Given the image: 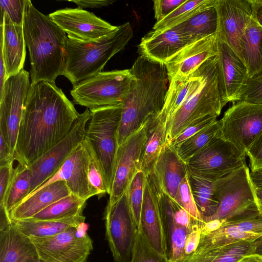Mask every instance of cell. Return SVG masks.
I'll use <instances>...</instances> for the list:
<instances>
[{"label":"cell","mask_w":262,"mask_h":262,"mask_svg":"<svg viewBox=\"0 0 262 262\" xmlns=\"http://www.w3.org/2000/svg\"><path fill=\"white\" fill-rule=\"evenodd\" d=\"M71 194L64 181L55 182L23 201L9 213L11 221L31 218L55 202Z\"/></svg>","instance_id":"cell-27"},{"label":"cell","mask_w":262,"mask_h":262,"mask_svg":"<svg viewBox=\"0 0 262 262\" xmlns=\"http://www.w3.org/2000/svg\"><path fill=\"white\" fill-rule=\"evenodd\" d=\"M133 36L132 26L126 22L96 40L83 41L68 37L63 75L75 86L101 72L108 61L123 50Z\"/></svg>","instance_id":"cell-4"},{"label":"cell","mask_w":262,"mask_h":262,"mask_svg":"<svg viewBox=\"0 0 262 262\" xmlns=\"http://www.w3.org/2000/svg\"><path fill=\"white\" fill-rule=\"evenodd\" d=\"M217 55L216 34L187 46L165 64L169 81L189 77L207 60Z\"/></svg>","instance_id":"cell-21"},{"label":"cell","mask_w":262,"mask_h":262,"mask_svg":"<svg viewBox=\"0 0 262 262\" xmlns=\"http://www.w3.org/2000/svg\"><path fill=\"white\" fill-rule=\"evenodd\" d=\"M32 173L28 166L18 164L14 168L13 177L7 190L3 206L9 216L10 211L30 193Z\"/></svg>","instance_id":"cell-35"},{"label":"cell","mask_w":262,"mask_h":262,"mask_svg":"<svg viewBox=\"0 0 262 262\" xmlns=\"http://www.w3.org/2000/svg\"><path fill=\"white\" fill-rule=\"evenodd\" d=\"M168 117L163 111L152 115L145 122L146 138L140 164V170L147 174L168 143L167 124Z\"/></svg>","instance_id":"cell-26"},{"label":"cell","mask_w":262,"mask_h":262,"mask_svg":"<svg viewBox=\"0 0 262 262\" xmlns=\"http://www.w3.org/2000/svg\"><path fill=\"white\" fill-rule=\"evenodd\" d=\"M146 138L145 123L118 146L108 204L118 201L125 192L140 170V164Z\"/></svg>","instance_id":"cell-15"},{"label":"cell","mask_w":262,"mask_h":262,"mask_svg":"<svg viewBox=\"0 0 262 262\" xmlns=\"http://www.w3.org/2000/svg\"><path fill=\"white\" fill-rule=\"evenodd\" d=\"M129 262H168L165 256L155 250L141 232L137 231Z\"/></svg>","instance_id":"cell-39"},{"label":"cell","mask_w":262,"mask_h":262,"mask_svg":"<svg viewBox=\"0 0 262 262\" xmlns=\"http://www.w3.org/2000/svg\"><path fill=\"white\" fill-rule=\"evenodd\" d=\"M130 71L133 78L122 104L118 144L138 131L164 105L169 79L166 65L140 55Z\"/></svg>","instance_id":"cell-2"},{"label":"cell","mask_w":262,"mask_h":262,"mask_svg":"<svg viewBox=\"0 0 262 262\" xmlns=\"http://www.w3.org/2000/svg\"><path fill=\"white\" fill-rule=\"evenodd\" d=\"M155 182L163 225L167 257L169 262H176L184 256L185 242L190 231L176 223L173 212V199L160 189L156 180Z\"/></svg>","instance_id":"cell-25"},{"label":"cell","mask_w":262,"mask_h":262,"mask_svg":"<svg viewBox=\"0 0 262 262\" xmlns=\"http://www.w3.org/2000/svg\"><path fill=\"white\" fill-rule=\"evenodd\" d=\"M204 63L189 77L169 81L162 109L167 116V122L198 89L204 78Z\"/></svg>","instance_id":"cell-30"},{"label":"cell","mask_w":262,"mask_h":262,"mask_svg":"<svg viewBox=\"0 0 262 262\" xmlns=\"http://www.w3.org/2000/svg\"><path fill=\"white\" fill-rule=\"evenodd\" d=\"M133 78L130 69L101 71L73 86L70 94L74 104L90 111L119 105L124 101Z\"/></svg>","instance_id":"cell-8"},{"label":"cell","mask_w":262,"mask_h":262,"mask_svg":"<svg viewBox=\"0 0 262 262\" xmlns=\"http://www.w3.org/2000/svg\"><path fill=\"white\" fill-rule=\"evenodd\" d=\"M255 192L258 210L262 214V187H255Z\"/></svg>","instance_id":"cell-56"},{"label":"cell","mask_w":262,"mask_h":262,"mask_svg":"<svg viewBox=\"0 0 262 262\" xmlns=\"http://www.w3.org/2000/svg\"><path fill=\"white\" fill-rule=\"evenodd\" d=\"M146 176L141 170L138 171L127 189L130 207L138 230L140 229V215Z\"/></svg>","instance_id":"cell-38"},{"label":"cell","mask_w":262,"mask_h":262,"mask_svg":"<svg viewBox=\"0 0 262 262\" xmlns=\"http://www.w3.org/2000/svg\"><path fill=\"white\" fill-rule=\"evenodd\" d=\"M217 39L238 56L239 43L245 27L252 16L249 0H216Z\"/></svg>","instance_id":"cell-18"},{"label":"cell","mask_w":262,"mask_h":262,"mask_svg":"<svg viewBox=\"0 0 262 262\" xmlns=\"http://www.w3.org/2000/svg\"><path fill=\"white\" fill-rule=\"evenodd\" d=\"M160 189L172 199L182 181L188 174L186 163L167 143L151 171Z\"/></svg>","instance_id":"cell-24"},{"label":"cell","mask_w":262,"mask_h":262,"mask_svg":"<svg viewBox=\"0 0 262 262\" xmlns=\"http://www.w3.org/2000/svg\"><path fill=\"white\" fill-rule=\"evenodd\" d=\"M189 42L175 27L147 33L138 46L140 55L148 59L166 64Z\"/></svg>","instance_id":"cell-22"},{"label":"cell","mask_w":262,"mask_h":262,"mask_svg":"<svg viewBox=\"0 0 262 262\" xmlns=\"http://www.w3.org/2000/svg\"><path fill=\"white\" fill-rule=\"evenodd\" d=\"M69 2L76 4L78 7L83 8H100L104 6H107L112 4L113 1H100V0H69Z\"/></svg>","instance_id":"cell-51"},{"label":"cell","mask_w":262,"mask_h":262,"mask_svg":"<svg viewBox=\"0 0 262 262\" xmlns=\"http://www.w3.org/2000/svg\"><path fill=\"white\" fill-rule=\"evenodd\" d=\"M188 178L194 201L202 217L213 215L219 205L214 191V181L188 171Z\"/></svg>","instance_id":"cell-33"},{"label":"cell","mask_w":262,"mask_h":262,"mask_svg":"<svg viewBox=\"0 0 262 262\" xmlns=\"http://www.w3.org/2000/svg\"><path fill=\"white\" fill-rule=\"evenodd\" d=\"M239 101L262 104V73L248 79Z\"/></svg>","instance_id":"cell-46"},{"label":"cell","mask_w":262,"mask_h":262,"mask_svg":"<svg viewBox=\"0 0 262 262\" xmlns=\"http://www.w3.org/2000/svg\"><path fill=\"white\" fill-rule=\"evenodd\" d=\"M85 262H87V261H85Z\"/></svg>","instance_id":"cell-59"},{"label":"cell","mask_w":262,"mask_h":262,"mask_svg":"<svg viewBox=\"0 0 262 262\" xmlns=\"http://www.w3.org/2000/svg\"><path fill=\"white\" fill-rule=\"evenodd\" d=\"M252 181L256 187H262V170L254 172L250 171Z\"/></svg>","instance_id":"cell-55"},{"label":"cell","mask_w":262,"mask_h":262,"mask_svg":"<svg viewBox=\"0 0 262 262\" xmlns=\"http://www.w3.org/2000/svg\"><path fill=\"white\" fill-rule=\"evenodd\" d=\"M220 250H213L205 235L202 233L196 249L190 255L176 262H211Z\"/></svg>","instance_id":"cell-44"},{"label":"cell","mask_w":262,"mask_h":262,"mask_svg":"<svg viewBox=\"0 0 262 262\" xmlns=\"http://www.w3.org/2000/svg\"><path fill=\"white\" fill-rule=\"evenodd\" d=\"M85 223L52 236L30 239L40 259L47 262H85L93 249Z\"/></svg>","instance_id":"cell-12"},{"label":"cell","mask_w":262,"mask_h":262,"mask_svg":"<svg viewBox=\"0 0 262 262\" xmlns=\"http://www.w3.org/2000/svg\"><path fill=\"white\" fill-rule=\"evenodd\" d=\"M91 111L80 114L68 135L28 166L32 173L30 194L54 175L84 140Z\"/></svg>","instance_id":"cell-14"},{"label":"cell","mask_w":262,"mask_h":262,"mask_svg":"<svg viewBox=\"0 0 262 262\" xmlns=\"http://www.w3.org/2000/svg\"><path fill=\"white\" fill-rule=\"evenodd\" d=\"M39 260L31 239L12 223L0 230V262H38Z\"/></svg>","instance_id":"cell-28"},{"label":"cell","mask_w":262,"mask_h":262,"mask_svg":"<svg viewBox=\"0 0 262 262\" xmlns=\"http://www.w3.org/2000/svg\"><path fill=\"white\" fill-rule=\"evenodd\" d=\"M215 4L203 9L187 20L173 26L185 37L189 45L216 34L218 16Z\"/></svg>","instance_id":"cell-31"},{"label":"cell","mask_w":262,"mask_h":262,"mask_svg":"<svg viewBox=\"0 0 262 262\" xmlns=\"http://www.w3.org/2000/svg\"><path fill=\"white\" fill-rule=\"evenodd\" d=\"M0 49L2 51L6 79L24 69L26 45L23 26L12 22L8 14L1 16Z\"/></svg>","instance_id":"cell-23"},{"label":"cell","mask_w":262,"mask_h":262,"mask_svg":"<svg viewBox=\"0 0 262 262\" xmlns=\"http://www.w3.org/2000/svg\"><path fill=\"white\" fill-rule=\"evenodd\" d=\"M38 262H47V261H46L42 260L41 259H40Z\"/></svg>","instance_id":"cell-58"},{"label":"cell","mask_w":262,"mask_h":262,"mask_svg":"<svg viewBox=\"0 0 262 262\" xmlns=\"http://www.w3.org/2000/svg\"><path fill=\"white\" fill-rule=\"evenodd\" d=\"M86 203V200L71 194L52 204L28 219L34 221H51L72 217L83 214Z\"/></svg>","instance_id":"cell-34"},{"label":"cell","mask_w":262,"mask_h":262,"mask_svg":"<svg viewBox=\"0 0 262 262\" xmlns=\"http://www.w3.org/2000/svg\"><path fill=\"white\" fill-rule=\"evenodd\" d=\"M26 0H1V16L6 13L13 23L23 26Z\"/></svg>","instance_id":"cell-45"},{"label":"cell","mask_w":262,"mask_h":262,"mask_svg":"<svg viewBox=\"0 0 262 262\" xmlns=\"http://www.w3.org/2000/svg\"><path fill=\"white\" fill-rule=\"evenodd\" d=\"M181 207L187 211L195 220L203 223L202 217L194 201L188 174L181 182L173 199Z\"/></svg>","instance_id":"cell-41"},{"label":"cell","mask_w":262,"mask_h":262,"mask_svg":"<svg viewBox=\"0 0 262 262\" xmlns=\"http://www.w3.org/2000/svg\"><path fill=\"white\" fill-rule=\"evenodd\" d=\"M220 120H216L208 126L188 138L175 148L179 157L186 163L197 152L204 147L220 132Z\"/></svg>","instance_id":"cell-37"},{"label":"cell","mask_w":262,"mask_h":262,"mask_svg":"<svg viewBox=\"0 0 262 262\" xmlns=\"http://www.w3.org/2000/svg\"><path fill=\"white\" fill-rule=\"evenodd\" d=\"M254 253V241H242L221 249L211 262H238Z\"/></svg>","instance_id":"cell-40"},{"label":"cell","mask_w":262,"mask_h":262,"mask_svg":"<svg viewBox=\"0 0 262 262\" xmlns=\"http://www.w3.org/2000/svg\"><path fill=\"white\" fill-rule=\"evenodd\" d=\"M12 160H15L6 140L0 134V166H2Z\"/></svg>","instance_id":"cell-52"},{"label":"cell","mask_w":262,"mask_h":262,"mask_svg":"<svg viewBox=\"0 0 262 262\" xmlns=\"http://www.w3.org/2000/svg\"><path fill=\"white\" fill-rule=\"evenodd\" d=\"M238 56L247 68L249 79L262 73V27L253 16L241 38Z\"/></svg>","instance_id":"cell-29"},{"label":"cell","mask_w":262,"mask_h":262,"mask_svg":"<svg viewBox=\"0 0 262 262\" xmlns=\"http://www.w3.org/2000/svg\"><path fill=\"white\" fill-rule=\"evenodd\" d=\"M220 120V137L247 155L262 134V104L236 101Z\"/></svg>","instance_id":"cell-9"},{"label":"cell","mask_w":262,"mask_h":262,"mask_svg":"<svg viewBox=\"0 0 262 262\" xmlns=\"http://www.w3.org/2000/svg\"><path fill=\"white\" fill-rule=\"evenodd\" d=\"M138 230L141 231L155 250L167 257L165 238L156 184L151 171L146 176L140 215V229Z\"/></svg>","instance_id":"cell-20"},{"label":"cell","mask_w":262,"mask_h":262,"mask_svg":"<svg viewBox=\"0 0 262 262\" xmlns=\"http://www.w3.org/2000/svg\"><path fill=\"white\" fill-rule=\"evenodd\" d=\"M48 15L68 37L77 40H96L117 27L79 7L60 9Z\"/></svg>","instance_id":"cell-16"},{"label":"cell","mask_w":262,"mask_h":262,"mask_svg":"<svg viewBox=\"0 0 262 262\" xmlns=\"http://www.w3.org/2000/svg\"><path fill=\"white\" fill-rule=\"evenodd\" d=\"M121 111L122 104L91 111L84 139L102 170L108 194L114 176Z\"/></svg>","instance_id":"cell-5"},{"label":"cell","mask_w":262,"mask_h":262,"mask_svg":"<svg viewBox=\"0 0 262 262\" xmlns=\"http://www.w3.org/2000/svg\"><path fill=\"white\" fill-rule=\"evenodd\" d=\"M254 253L262 255V236L254 241Z\"/></svg>","instance_id":"cell-57"},{"label":"cell","mask_w":262,"mask_h":262,"mask_svg":"<svg viewBox=\"0 0 262 262\" xmlns=\"http://www.w3.org/2000/svg\"><path fill=\"white\" fill-rule=\"evenodd\" d=\"M12 160L8 163L0 166V205L4 203L5 196L11 181L14 171Z\"/></svg>","instance_id":"cell-49"},{"label":"cell","mask_w":262,"mask_h":262,"mask_svg":"<svg viewBox=\"0 0 262 262\" xmlns=\"http://www.w3.org/2000/svg\"><path fill=\"white\" fill-rule=\"evenodd\" d=\"M90 160V151L83 140L67 159L58 171L25 199L50 184L64 181L71 194L87 201L92 196L88 180Z\"/></svg>","instance_id":"cell-19"},{"label":"cell","mask_w":262,"mask_h":262,"mask_svg":"<svg viewBox=\"0 0 262 262\" xmlns=\"http://www.w3.org/2000/svg\"><path fill=\"white\" fill-rule=\"evenodd\" d=\"M217 120V117L206 116L195 120L190 123L176 138L168 144L176 148L185 140L208 126Z\"/></svg>","instance_id":"cell-43"},{"label":"cell","mask_w":262,"mask_h":262,"mask_svg":"<svg viewBox=\"0 0 262 262\" xmlns=\"http://www.w3.org/2000/svg\"><path fill=\"white\" fill-rule=\"evenodd\" d=\"M252 16L262 27V0H249Z\"/></svg>","instance_id":"cell-53"},{"label":"cell","mask_w":262,"mask_h":262,"mask_svg":"<svg viewBox=\"0 0 262 262\" xmlns=\"http://www.w3.org/2000/svg\"><path fill=\"white\" fill-rule=\"evenodd\" d=\"M23 29L31 63V84L55 83L66 67L67 35L50 18L26 1Z\"/></svg>","instance_id":"cell-3"},{"label":"cell","mask_w":262,"mask_h":262,"mask_svg":"<svg viewBox=\"0 0 262 262\" xmlns=\"http://www.w3.org/2000/svg\"><path fill=\"white\" fill-rule=\"evenodd\" d=\"M85 220V217L82 214L60 220L34 221L26 219L11 222L24 235L32 239L52 236L70 228L79 227L84 223Z\"/></svg>","instance_id":"cell-32"},{"label":"cell","mask_w":262,"mask_h":262,"mask_svg":"<svg viewBox=\"0 0 262 262\" xmlns=\"http://www.w3.org/2000/svg\"><path fill=\"white\" fill-rule=\"evenodd\" d=\"M80 114L55 83L31 84L23 108L14 158L29 166L64 138Z\"/></svg>","instance_id":"cell-1"},{"label":"cell","mask_w":262,"mask_h":262,"mask_svg":"<svg viewBox=\"0 0 262 262\" xmlns=\"http://www.w3.org/2000/svg\"><path fill=\"white\" fill-rule=\"evenodd\" d=\"M186 0H156L154 3L155 18L158 22L170 14Z\"/></svg>","instance_id":"cell-47"},{"label":"cell","mask_w":262,"mask_h":262,"mask_svg":"<svg viewBox=\"0 0 262 262\" xmlns=\"http://www.w3.org/2000/svg\"><path fill=\"white\" fill-rule=\"evenodd\" d=\"M214 188L218 207L213 215L202 218L204 223H222L258 211L255 186L247 163L214 181Z\"/></svg>","instance_id":"cell-6"},{"label":"cell","mask_w":262,"mask_h":262,"mask_svg":"<svg viewBox=\"0 0 262 262\" xmlns=\"http://www.w3.org/2000/svg\"><path fill=\"white\" fill-rule=\"evenodd\" d=\"M105 238L115 262H129L138 228L130 207L127 190L104 213Z\"/></svg>","instance_id":"cell-10"},{"label":"cell","mask_w":262,"mask_h":262,"mask_svg":"<svg viewBox=\"0 0 262 262\" xmlns=\"http://www.w3.org/2000/svg\"><path fill=\"white\" fill-rule=\"evenodd\" d=\"M203 224L204 223H196L192 227L185 242L183 258L192 254L198 248Z\"/></svg>","instance_id":"cell-50"},{"label":"cell","mask_w":262,"mask_h":262,"mask_svg":"<svg viewBox=\"0 0 262 262\" xmlns=\"http://www.w3.org/2000/svg\"><path fill=\"white\" fill-rule=\"evenodd\" d=\"M247 155L219 133L187 162L188 171L215 181L246 163Z\"/></svg>","instance_id":"cell-11"},{"label":"cell","mask_w":262,"mask_h":262,"mask_svg":"<svg viewBox=\"0 0 262 262\" xmlns=\"http://www.w3.org/2000/svg\"><path fill=\"white\" fill-rule=\"evenodd\" d=\"M251 172L262 170V134L247 152Z\"/></svg>","instance_id":"cell-48"},{"label":"cell","mask_w":262,"mask_h":262,"mask_svg":"<svg viewBox=\"0 0 262 262\" xmlns=\"http://www.w3.org/2000/svg\"><path fill=\"white\" fill-rule=\"evenodd\" d=\"M30 78V73L24 69L9 76L0 95V134L14 156L23 108L31 85Z\"/></svg>","instance_id":"cell-13"},{"label":"cell","mask_w":262,"mask_h":262,"mask_svg":"<svg viewBox=\"0 0 262 262\" xmlns=\"http://www.w3.org/2000/svg\"><path fill=\"white\" fill-rule=\"evenodd\" d=\"M217 61V55L205 62L204 78L198 89L168 121V143L195 120L220 115L224 106L218 84Z\"/></svg>","instance_id":"cell-7"},{"label":"cell","mask_w":262,"mask_h":262,"mask_svg":"<svg viewBox=\"0 0 262 262\" xmlns=\"http://www.w3.org/2000/svg\"><path fill=\"white\" fill-rule=\"evenodd\" d=\"M217 76L223 106L239 101L249 79L247 68L237 54L217 39Z\"/></svg>","instance_id":"cell-17"},{"label":"cell","mask_w":262,"mask_h":262,"mask_svg":"<svg viewBox=\"0 0 262 262\" xmlns=\"http://www.w3.org/2000/svg\"><path fill=\"white\" fill-rule=\"evenodd\" d=\"M238 262H262V255L252 253L245 256Z\"/></svg>","instance_id":"cell-54"},{"label":"cell","mask_w":262,"mask_h":262,"mask_svg":"<svg viewBox=\"0 0 262 262\" xmlns=\"http://www.w3.org/2000/svg\"><path fill=\"white\" fill-rule=\"evenodd\" d=\"M216 0H186L164 18L156 22L154 31L171 28L187 20L203 9L215 4Z\"/></svg>","instance_id":"cell-36"},{"label":"cell","mask_w":262,"mask_h":262,"mask_svg":"<svg viewBox=\"0 0 262 262\" xmlns=\"http://www.w3.org/2000/svg\"><path fill=\"white\" fill-rule=\"evenodd\" d=\"M88 148L90 154L88 168L90 190L92 196L97 195L100 197L105 193L108 194V191L103 174L98 161L89 147Z\"/></svg>","instance_id":"cell-42"}]
</instances>
